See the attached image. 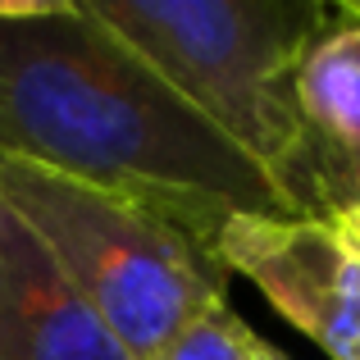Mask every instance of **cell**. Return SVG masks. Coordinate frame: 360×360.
<instances>
[{
    "label": "cell",
    "mask_w": 360,
    "mask_h": 360,
    "mask_svg": "<svg viewBox=\"0 0 360 360\" xmlns=\"http://www.w3.org/2000/svg\"><path fill=\"white\" fill-rule=\"evenodd\" d=\"M0 160L137 196L205 242L238 214H297L87 0H0Z\"/></svg>",
    "instance_id": "1"
},
{
    "label": "cell",
    "mask_w": 360,
    "mask_h": 360,
    "mask_svg": "<svg viewBox=\"0 0 360 360\" xmlns=\"http://www.w3.org/2000/svg\"><path fill=\"white\" fill-rule=\"evenodd\" d=\"M91 14L165 78L229 146L306 214V123L297 64L328 5L319 0H87Z\"/></svg>",
    "instance_id": "2"
},
{
    "label": "cell",
    "mask_w": 360,
    "mask_h": 360,
    "mask_svg": "<svg viewBox=\"0 0 360 360\" xmlns=\"http://www.w3.org/2000/svg\"><path fill=\"white\" fill-rule=\"evenodd\" d=\"M0 205L137 360L229 301L233 274L214 242L137 196L0 160Z\"/></svg>",
    "instance_id": "3"
},
{
    "label": "cell",
    "mask_w": 360,
    "mask_h": 360,
    "mask_svg": "<svg viewBox=\"0 0 360 360\" xmlns=\"http://www.w3.org/2000/svg\"><path fill=\"white\" fill-rule=\"evenodd\" d=\"M214 255L328 360H360V238L342 214H238L219 229Z\"/></svg>",
    "instance_id": "4"
},
{
    "label": "cell",
    "mask_w": 360,
    "mask_h": 360,
    "mask_svg": "<svg viewBox=\"0 0 360 360\" xmlns=\"http://www.w3.org/2000/svg\"><path fill=\"white\" fill-rule=\"evenodd\" d=\"M0 360H137L0 205Z\"/></svg>",
    "instance_id": "5"
},
{
    "label": "cell",
    "mask_w": 360,
    "mask_h": 360,
    "mask_svg": "<svg viewBox=\"0 0 360 360\" xmlns=\"http://www.w3.org/2000/svg\"><path fill=\"white\" fill-rule=\"evenodd\" d=\"M297 110L310 141L306 165L310 155H347L360 146V23L342 5L328 9L297 64Z\"/></svg>",
    "instance_id": "6"
},
{
    "label": "cell",
    "mask_w": 360,
    "mask_h": 360,
    "mask_svg": "<svg viewBox=\"0 0 360 360\" xmlns=\"http://www.w3.org/2000/svg\"><path fill=\"white\" fill-rule=\"evenodd\" d=\"M150 360H255V333L224 301L196 324H187L174 342H165Z\"/></svg>",
    "instance_id": "7"
},
{
    "label": "cell",
    "mask_w": 360,
    "mask_h": 360,
    "mask_svg": "<svg viewBox=\"0 0 360 360\" xmlns=\"http://www.w3.org/2000/svg\"><path fill=\"white\" fill-rule=\"evenodd\" d=\"M306 214H360V146L347 155H310Z\"/></svg>",
    "instance_id": "8"
},
{
    "label": "cell",
    "mask_w": 360,
    "mask_h": 360,
    "mask_svg": "<svg viewBox=\"0 0 360 360\" xmlns=\"http://www.w3.org/2000/svg\"><path fill=\"white\" fill-rule=\"evenodd\" d=\"M255 360H292V356L278 352L274 342H264V338H255Z\"/></svg>",
    "instance_id": "9"
},
{
    "label": "cell",
    "mask_w": 360,
    "mask_h": 360,
    "mask_svg": "<svg viewBox=\"0 0 360 360\" xmlns=\"http://www.w3.org/2000/svg\"><path fill=\"white\" fill-rule=\"evenodd\" d=\"M342 9H347V14H352V18H356V23H360V0H347V5H342Z\"/></svg>",
    "instance_id": "10"
},
{
    "label": "cell",
    "mask_w": 360,
    "mask_h": 360,
    "mask_svg": "<svg viewBox=\"0 0 360 360\" xmlns=\"http://www.w3.org/2000/svg\"><path fill=\"white\" fill-rule=\"evenodd\" d=\"M342 219H347V224H352V229L360 233V214H342Z\"/></svg>",
    "instance_id": "11"
},
{
    "label": "cell",
    "mask_w": 360,
    "mask_h": 360,
    "mask_svg": "<svg viewBox=\"0 0 360 360\" xmlns=\"http://www.w3.org/2000/svg\"><path fill=\"white\" fill-rule=\"evenodd\" d=\"M356 238H360V233H356Z\"/></svg>",
    "instance_id": "12"
}]
</instances>
